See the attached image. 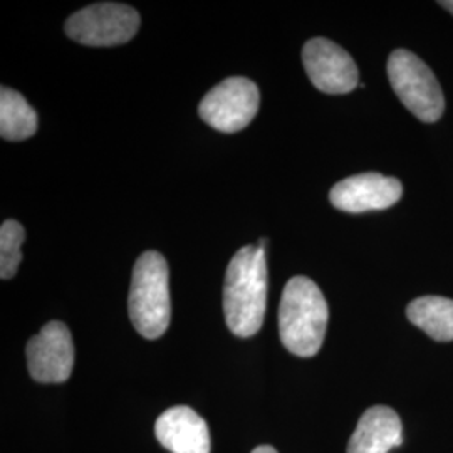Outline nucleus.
I'll return each mask as SVG.
<instances>
[{"mask_svg":"<svg viewBox=\"0 0 453 453\" xmlns=\"http://www.w3.org/2000/svg\"><path fill=\"white\" fill-rule=\"evenodd\" d=\"M410 323L415 324L435 341H453V299L425 296L406 308Z\"/></svg>","mask_w":453,"mask_h":453,"instance_id":"12","label":"nucleus"},{"mask_svg":"<svg viewBox=\"0 0 453 453\" xmlns=\"http://www.w3.org/2000/svg\"><path fill=\"white\" fill-rule=\"evenodd\" d=\"M155 435L172 453H211L209 425L188 406L163 411L155 423Z\"/></svg>","mask_w":453,"mask_h":453,"instance_id":"10","label":"nucleus"},{"mask_svg":"<svg viewBox=\"0 0 453 453\" xmlns=\"http://www.w3.org/2000/svg\"><path fill=\"white\" fill-rule=\"evenodd\" d=\"M440 5H441V7H445L449 12H452L453 14V0H445V2H440Z\"/></svg>","mask_w":453,"mask_h":453,"instance_id":"16","label":"nucleus"},{"mask_svg":"<svg viewBox=\"0 0 453 453\" xmlns=\"http://www.w3.org/2000/svg\"><path fill=\"white\" fill-rule=\"evenodd\" d=\"M37 131V114L26 97L14 89H0V136L9 142H22Z\"/></svg>","mask_w":453,"mask_h":453,"instance_id":"13","label":"nucleus"},{"mask_svg":"<svg viewBox=\"0 0 453 453\" xmlns=\"http://www.w3.org/2000/svg\"><path fill=\"white\" fill-rule=\"evenodd\" d=\"M303 63L309 80L323 93L346 95L359 82L357 63L336 42L314 37L303 49Z\"/></svg>","mask_w":453,"mask_h":453,"instance_id":"8","label":"nucleus"},{"mask_svg":"<svg viewBox=\"0 0 453 453\" xmlns=\"http://www.w3.org/2000/svg\"><path fill=\"white\" fill-rule=\"evenodd\" d=\"M252 453H277V450L273 449V447H269V445H262V447L254 449V452Z\"/></svg>","mask_w":453,"mask_h":453,"instance_id":"15","label":"nucleus"},{"mask_svg":"<svg viewBox=\"0 0 453 453\" xmlns=\"http://www.w3.org/2000/svg\"><path fill=\"white\" fill-rule=\"evenodd\" d=\"M128 311L134 329L146 340H158L168 329L172 316L168 264L160 252L148 250L136 260Z\"/></svg>","mask_w":453,"mask_h":453,"instance_id":"3","label":"nucleus"},{"mask_svg":"<svg viewBox=\"0 0 453 453\" xmlns=\"http://www.w3.org/2000/svg\"><path fill=\"white\" fill-rule=\"evenodd\" d=\"M267 306V262L260 245H245L226 267L224 312L228 329L239 338L254 336Z\"/></svg>","mask_w":453,"mask_h":453,"instance_id":"1","label":"nucleus"},{"mask_svg":"<svg viewBox=\"0 0 453 453\" xmlns=\"http://www.w3.org/2000/svg\"><path fill=\"white\" fill-rule=\"evenodd\" d=\"M140 27V14L125 4L99 2L88 5L65 20L69 39L95 48L125 44Z\"/></svg>","mask_w":453,"mask_h":453,"instance_id":"5","label":"nucleus"},{"mask_svg":"<svg viewBox=\"0 0 453 453\" xmlns=\"http://www.w3.org/2000/svg\"><path fill=\"white\" fill-rule=\"evenodd\" d=\"M31 378L39 383H65L74 366V344L67 326L48 323L26 348Z\"/></svg>","mask_w":453,"mask_h":453,"instance_id":"7","label":"nucleus"},{"mask_svg":"<svg viewBox=\"0 0 453 453\" xmlns=\"http://www.w3.org/2000/svg\"><path fill=\"white\" fill-rule=\"evenodd\" d=\"M26 239V230L16 220H5L0 226V277L12 279L22 260L20 247Z\"/></svg>","mask_w":453,"mask_h":453,"instance_id":"14","label":"nucleus"},{"mask_svg":"<svg viewBox=\"0 0 453 453\" xmlns=\"http://www.w3.org/2000/svg\"><path fill=\"white\" fill-rule=\"evenodd\" d=\"M329 321L324 294L309 277L296 275L286 284L279 306V336L296 357L319 353Z\"/></svg>","mask_w":453,"mask_h":453,"instance_id":"2","label":"nucleus"},{"mask_svg":"<svg viewBox=\"0 0 453 453\" xmlns=\"http://www.w3.org/2000/svg\"><path fill=\"white\" fill-rule=\"evenodd\" d=\"M388 78L393 91L406 110L425 123H435L445 110V97L432 69L406 49H396L389 56Z\"/></svg>","mask_w":453,"mask_h":453,"instance_id":"4","label":"nucleus"},{"mask_svg":"<svg viewBox=\"0 0 453 453\" xmlns=\"http://www.w3.org/2000/svg\"><path fill=\"white\" fill-rule=\"evenodd\" d=\"M403 195L400 180L385 177L381 173H361L338 181L329 200L338 211L363 213L385 211L398 203Z\"/></svg>","mask_w":453,"mask_h":453,"instance_id":"9","label":"nucleus"},{"mask_svg":"<svg viewBox=\"0 0 453 453\" xmlns=\"http://www.w3.org/2000/svg\"><path fill=\"white\" fill-rule=\"evenodd\" d=\"M257 84L247 78H228L217 84L200 101L198 114L213 130L222 133L241 131L259 111Z\"/></svg>","mask_w":453,"mask_h":453,"instance_id":"6","label":"nucleus"},{"mask_svg":"<svg viewBox=\"0 0 453 453\" xmlns=\"http://www.w3.org/2000/svg\"><path fill=\"white\" fill-rule=\"evenodd\" d=\"M402 443L403 426L398 413L388 406H372L357 421L348 453H388Z\"/></svg>","mask_w":453,"mask_h":453,"instance_id":"11","label":"nucleus"}]
</instances>
